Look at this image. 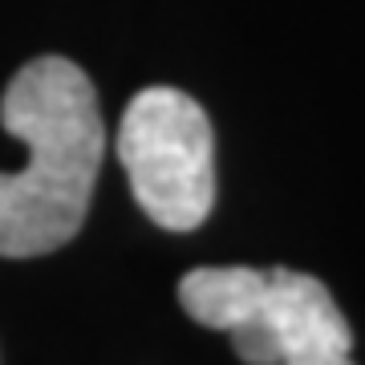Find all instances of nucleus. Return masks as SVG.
I'll use <instances>...</instances> for the list:
<instances>
[{
    "label": "nucleus",
    "instance_id": "f257e3e1",
    "mask_svg": "<svg viewBox=\"0 0 365 365\" xmlns=\"http://www.w3.org/2000/svg\"><path fill=\"white\" fill-rule=\"evenodd\" d=\"M0 122L29 146L25 170H0V256L29 260L81 232L106 155V126L86 69L37 57L0 98Z\"/></svg>",
    "mask_w": 365,
    "mask_h": 365
},
{
    "label": "nucleus",
    "instance_id": "f03ea898",
    "mask_svg": "<svg viewBox=\"0 0 365 365\" xmlns=\"http://www.w3.org/2000/svg\"><path fill=\"white\" fill-rule=\"evenodd\" d=\"M118 158L138 207L167 232H191L215 203V138L207 110L170 86H150L126 106Z\"/></svg>",
    "mask_w": 365,
    "mask_h": 365
},
{
    "label": "nucleus",
    "instance_id": "7ed1b4c3",
    "mask_svg": "<svg viewBox=\"0 0 365 365\" xmlns=\"http://www.w3.org/2000/svg\"><path fill=\"white\" fill-rule=\"evenodd\" d=\"M227 337L248 365H353V329L333 292L292 268H268V292L256 317Z\"/></svg>",
    "mask_w": 365,
    "mask_h": 365
},
{
    "label": "nucleus",
    "instance_id": "20e7f679",
    "mask_svg": "<svg viewBox=\"0 0 365 365\" xmlns=\"http://www.w3.org/2000/svg\"><path fill=\"white\" fill-rule=\"evenodd\" d=\"M264 292H268V268H195L182 276L179 300L187 317L199 321L203 329H220L232 333L256 317Z\"/></svg>",
    "mask_w": 365,
    "mask_h": 365
}]
</instances>
